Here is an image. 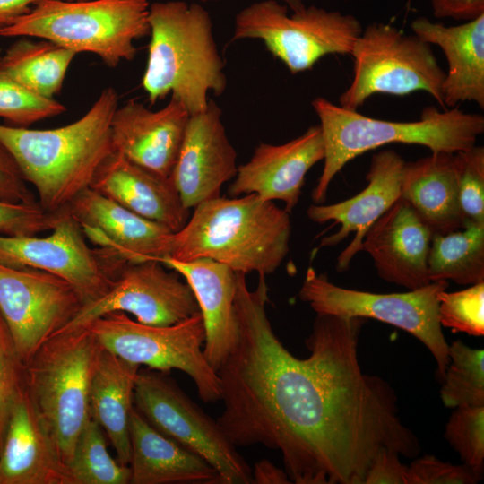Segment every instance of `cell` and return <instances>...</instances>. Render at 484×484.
<instances>
[{"instance_id":"74e56055","label":"cell","mask_w":484,"mask_h":484,"mask_svg":"<svg viewBox=\"0 0 484 484\" xmlns=\"http://www.w3.org/2000/svg\"><path fill=\"white\" fill-rule=\"evenodd\" d=\"M58 212H46L38 202L25 203L0 200V234L31 236L50 231Z\"/></svg>"},{"instance_id":"6da1fadb","label":"cell","mask_w":484,"mask_h":484,"mask_svg":"<svg viewBox=\"0 0 484 484\" xmlns=\"http://www.w3.org/2000/svg\"><path fill=\"white\" fill-rule=\"evenodd\" d=\"M236 279L238 341L217 370L224 410L216 419L236 447L279 450L296 484H363L384 448L418 456L394 389L359 366L365 318L316 315L305 341L309 356L299 359L267 317L265 275L254 290L245 273Z\"/></svg>"},{"instance_id":"60d3db41","label":"cell","mask_w":484,"mask_h":484,"mask_svg":"<svg viewBox=\"0 0 484 484\" xmlns=\"http://www.w3.org/2000/svg\"><path fill=\"white\" fill-rule=\"evenodd\" d=\"M400 454L391 449H381L369 464L363 484H405L407 465Z\"/></svg>"},{"instance_id":"e0dca14e","label":"cell","mask_w":484,"mask_h":484,"mask_svg":"<svg viewBox=\"0 0 484 484\" xmlns=\"http://www.w3.org/2000/svg\"><path fill=\"white\" fill-rule=\"evenodd\" d=\"M404 160L393 150L375 153L366 175L367 186L355 196L329 204H313L307 210V217L314 222L333 220L340 229L324 237L320 246H333L355 233L351 242L340 254L336 269L348 270L357 253L361 251L363 238L375 221L401 198V185Z\"/></svg>"},{"instance_id":"ba28073f","label":"cell","mask_w":484,"mask_h":484,"mask_svg":"<svg viewBox=\"0 0 484 484\" xmlns=\"http://www.w3.org/2000/svg\"><path fill=\"white\" fill-rule=\"evenodd\" d=\"M353 77L339 105L358 110L374 94L404 96L426 91L443 108L445 73L431 45L416 35H406L390 23L372 22L356 39Z\"/></svg>"},{"instance_id":"44dd1931","label":"cell","mask_w":484,"mask_h":484,"mask_svg":"<svg viewBox=\"0 0 484 484\" xmlns=\"http://www.w3.org/2000/svg\"><path fill=\"white\" fill-rule=\"evenodd\" d=\"M432 232L411 205L398 199L363 238L361 251L384 281L416 290L430 283L428 257Z\"/></svg>"},{"instance_id":"7402d4cb","label":"cell","mask_w":484,"mask_h":484,"mask_svg":"<svg viewBox=\"0 0 484 484\" xmlns=\"http://www.w3.org/2000/svg\"><path fill=\"white\" fill-rule=\"evenodd\" d=\"M0 484H71L68 468L28 389L6 428L0 450Z\"/></svg>"},{"instance_id":"ee69618b","label":"cell","mask_w":484,"mask_h":484,"mask_svg":"<svg viewBox=\"0 0 484 484\" xmlns=\"http://www.w3.org/2000/svg\"><path fill=\"white\" fill-rule=\"evenodd\" d=\"M41 0H0V32Z\"/></svg>"},{"instance_id":"d590c367","label":"cell","mask_w":484,"mask_h":484,"mask_svg":"<svg viewBox=\"0 0 484 484\" xmlns=\"http://www.w3.org/2000/svg\"><path fill=\"white\" fill-rule=\"evenodd\" d=\"M454 167L464 225L484 224V148L474 145L455 152Z\"/></svg>"},{"instance_id":"4fadbf2b","label":"cell","mask_w":484,"mask_h":484,"mask_svg":"<svg viewBox=\"0 0 484 484\" xmlns=\"http://www.w3.org/2000/svg\"><path fill=\"white\" fill-rule=\"evenodd\" d=\"M50 231L45 237L0 234V264L55 274L71 283L84 304L105 295L127 261L108 248L91 247L65 209Z\"/></svg>"},{"instance_id":"f6af8a7d","label":"cell","mask_w":484,"mask_h":484,"mask_svg":"<svg viewBox=\"0 0 484 484\" xmlns=\"http://www.w3.org/2000/svg\"><path fill=\"white\" fill-rule=\"evenodd\" d=\"M202 2H213L219 0H200ZM286 5H288L293 12H298L305 8V4L302 0H281Z\"/></svg>"},{"instance_id":"4dcf8cb0","label":"cell","mask_w":484,"mask_h":484,"mask_svg":"<svg viewBox=\"0 0 484 484\" xmlns=\"http://www.w3.org/2000/svg\"><path fill=\"white\" fill-rule=\"evenodd\" d=\"M68 471L71 484H128L131 480L129 466L111 457L105 433L92 419L78 436Z\"/></svg>"},{"instance_id":"484cf974","label":"cell","mask_w":484,"mask_h":484,"mask_svg":"<svg viewBox=\"0 0 484 484\" xmlns=\"http://www.w3.org/2000/svg\"><path fill=\"white\" fill-rule=\"evenodd\" d=\"M129 437L131 484H222L212 465L159 432L134 408Z\"/></svg>"},{"instance_id":"d4e9b609","label":"cell","mask_w":484,"mask_h":484,"mask_svg":"<svg viewBox=\"0 0 484 484\" xmlns=\"http://www.w3.org/2000/svg\"><path fill=\"white\" fill-rule=\"evenodd\" d=\"M414 35L438 46L448 64L443 82L444 107L464 101L484 108V14L454 26L418 17L411 23Z\"/></svg>"},{"instance_id":"8fae6325","label":"cell","mask_w":484,"mask_h":484,"mask_svg":"<svg viewBox=\"0 0 484 484\" xmlns=\"http://www.w3.org/2000/svg\"><path fill=\"white\" fill-rule=\"evenodd\" d=\"M86 327L102 347L117 356L164 373L178 369L194 382L204 402L220 400L219 376L203 351L205 329L201 313L176 324L154 326L118 311L107 314Z\"/></svg>"},{"instance_id":"8d00e7d4","label":"cell","mask_w":484,"mask_h":484,"mask_svg":"<svg viewBox=\"0 0 484 484\" xmlns=\"http://www.w3.org/2000/svg\"><path fill=\"white\" fill-rule=\"evenodd\" d=\"M26 389V366L0 313V450L13 410Z\"/></svg>"},{"instance_id":"f1b7e54d","label":"cell","mask_w":484,"mask_h":484,"mask_svg":"<svg viewBox=\"0 0 484 484\" xmlns=\"http://www.w3.org/2000/svg\"><path fill=\"white\" fill-rule=\"evenodd\" d=\"M20 37L5 51L1 64L8 74L33 92L54 99L76 54L46 39Z\"/></svg>"},{"instance_id":"836d02e7","label":"cell","mask_w":484,"mask_h":484,"mask_svg":"<svg viewBox=\"0 0 484 484\" xmlns=\"http://www.w3.org/2000/svg\"><path fill=\"white\" fill-rule=\"evenodd\" d=\"M444 436L463 464L481 480L484 471V406L454 408Z\"/></svg>"},{"instance_id":"2e32d148","label":"cell","mask_w":484,"mask_h":484,"mask_svg":"<svg viewBox=\"0 0 484 484\" xmlns=\"http://www.w3.org/2000/svg\"><path fill=\"white\" fill-rule=\"evenodd\" d=\"M221 116L220 107L209 99L204 110L189 117L170 175L187 209L220 196L223 184L237 174L238 154L228 138Z\"/></svg>"},{"instance_id":"b9f144b4","label":"cell","mask_w":484,"mask_h":484,"mask_svg":"<svg viewBox=\"0 0 484 484\" xmlns=\"http://www.w3.org/2000/svg\"><path fill=\"white\" fill-rule=\"evenodd\" d=\"M430 4L437 18L470 21L484 14V0H430Z\"/></svg>"},{"instance_id":"7a4b0ae2","label":"cell","mask_w":484,"mask_h":484,"mask_svg":"<svg viewBox=\"0 0 484 484\" xmlns=\"http://www.w3.org/2000/svg\"><path fill=\"white\" fill-rule=\"evenodd\" d=\"M118 99L114 88H106L82 117L53 129L0 124V142L34 186L46 212L65 209L90 187L99 165L114 151L111 120Z\"/></svg>"},{"instance_id":"7bdbcfd3","label":"cell","mask_w":484,"mask_h":484,"mask_svg":"<svg viewBox=\"0 0 484 484\" xmlns=\"http://www.w3.org/2000/svg\"><path fill=\"white\" fill-rule=\"evenodd\" d=\"M253 483L257 484H289L291 483L287 472L268 460L255 463L252 470Z\"/></svg>"},{"instance_id":"f35d334b","label":"cell","mask_w":484,"mask_h":484,"mask_svg":"<svg viewBox=\"0 0 484 484\" xmlns=\"http://www.w3.org/2000/svg\"><path fill=\"white\" fill-rule=\"evenodd\" d=\"M405 484H475L481 479L465 464H452L434 455L414 458L407 466Z\"/></svg>"},{"instance_id":"4316f807","label":"cell","mask_w":484,"mask_h":484,"mask_svg":"<svg viewBox=\"0 0 484 484\" xmlns=\"http://www.w3.org/2000/svg\"><path fill=\"white\" fill-rule=\"evenodd\" d=\"M401 198L408 203L432 234L464 227L456 181L454 153L431 152L402 169Z\"/></svg>"},{"instance_id":"3957f363","label":"cell","mask_w":484,"mask_h":484,"mask_svg":"<svg viewBox=\"0 0 484 484\" xmlns=\"http://www.w3.org/2000/svg\"><path fill=\"white\" fill-rule=\"evenodd\" d=\"M289 214L255 194L204 201L172 234L167 257L181 262L208 258L235 272L273 273L289 252Z\"/></svg>"},{"instance_id":"ffe728a7","label":"cell","mask_w":484,"mask_h":484,"mask_svg":"<svg viewBox=\"0 0 484 484\" xmlns=\"http://www.w3.org/2000/svg\"><path fill=\"white\" fill-rule=\"evenodd\" d=\"M86 238L127 262L160 261L168 255L172 232L87 188L65 208Z\"/></svg>"},{"instance_id":"277c9868","label":"cell","mask_w":484,"mask_h":484,"mask_svg":"<svg viewBox=\"0 0 484 484\" xmlns=\"http://www.w3.org/2000/svg\"><path fill=\"white\" fill-rule=\"evenodd\" d=\"M151 40L142 86L150 105L169 94L194 114L208 105V93L227 88L224 61L212 32L209 13L184 1L150 4Z\"/></svg>"},{"instance_id":"9c48e42d","label":"cell","mask_w":484,"mask_h":484,"mask_svg":"<svg viewBox=\"0 0 484 484\" xmlns=\"http://www.w3.org/2000/svg\"><path fill=\"white\" fill-rule=\"evenodd\" d=\"M362 30L351 14L311 5L290 15L286 4L264 0L237 13L231 40H261L296 74L310 70L327 55H350Z\"/></svg>"},{"instance_id":"cb8c5ba5","label":"cell","mask_w":484,"mask_h":484,"mask_svg":"<svg viewBox=\"0 0 484 484\" xmlns=\"http://www.w3.org/2000/svg\"><path fill=\"white\" fill-rule=\"evenodd\" d=\"M160 262L179 273L193 290L205 329L203 351L217 372L238 341L236 272L208 258L181 262L166 256Z\"/></svg>"},{"instance_id":"5b68a950","label":"cell","mask_w":484,"mask_h":484,"mask_svg":"<svg viewBox=\"0 0 484 484\" xmlns=\"http://www.w3.org/2000/svg\"><path fill=\"white\" fill-rule=\"evenodd\" d=\"M324 146V168L312 191L315 204L323 203L337 173L363 153L389 143L418 144L431 152L455 153L476 145L484 133V117L458 108L439 110L425 108L420 118L396 122L364 116L336 105L324 97L312 101Z\"/></svg>"},{"instance_id":"ac0fdd59","label":"cell","mask_w":484,"mask_h":484,"mask_svg":"<svg viewBox=\"0 0 484 484\" xmlns=\"http://www.w3.org/2000/svg\"><path fill=\"white\" fill-rule=\"evenodd\" d=\"M190 114L175 98L159 110L129 99L117 107L111 120L114 151L162 177H170Z\"/></svg>"},{"instance_id":"7c38bea8","label":"cell","mask_w":484,"mask_h":484,"mask_svg":"<svg viewBox=\"0 0 484 484\" xmlns=\"http://www.w3.org/2000/svg\"><path fill=\"white\" fill-rule=\"evenodd\" d=\"M134 407L159 432L212 465L222 484L253 483L252 469L217 420L194 403L168 373L139 370Z\"/></svg>"},{"instance_id":"e575fe53","label":"cell","mask_w":484,"mask_h":484,"mask_svg":"<svg viewBox=\"0 0 484 484\" xmlns=\"http://www.w3.org/2000/svg\"><path fill=\"white\" fill-rule=\"evenodd\" d=\"M441 326L472 336L484 335V281L454 292L438 294Z\"/></svg>"},{"instance_id":"1f68e13d","label":"cell","mask_w":484,"mask_h":484,"mask_svg":"<svg viewBox=\"0 0 484 484\" xmlns=\"http://www.w3.org/2000/svg\"><path fill=\"white\" fill-rule=\"evenodd\" d=\"M449 362L442 378L441 400L448 408L484 406V350L461 340L449 344Z\"/></svg>"},{"instance_id":"603a6c76","label":"cell","mask_w":484,"mask_h":484,"mask_svg":"<svg viewBox=\"0 0 484 484\" xmlns=\"http://www.w3.org/2000/svg\"><path fill=\"white\" fill-rule=\"evenodd\" d=\"M90 188L172 232L188 220L189 209L184 206L171 177L151 172L116 151L99 165Z\"/></svg>"},{"instance_id":"5bb4252c","label":"cell","mask_w":484,"mask_h":484,"mask_svg":"<svg viewBox=\"0 0 484 484\" xmlns=\"http://www.w3.org/2000/svg\"><path fill=\"white\" fill-rule=\"evenodd\" d=\"M83 305L77 290L55 274L0 264V313L25 365Z\"/></svg>"},{"instance_id":"8992f818","label":"cell","mask_w":484,"mask_h":484,"mask_svg":"<svg viewBox=\"0 0 484 484\" xmlns=\"http://www.w3.org/2000/svg\"><path fill=\"white\" fill-rule=\"evenodd\" d=\"M147 0H41L0 32L51 41L76 55L89 52L108 67L131 61L134 41L150 35Z\"/></svg>"},{"instance_id":"d6a6232c","label":"cell","mask_w":484,"mask_h":484,"mask_svg":"<svg viewBox=\"0 0 484 484\" xmlns=\"http://www.w3.org/2000/svg\"><path fill=\"white\" fill-rule=\"evenodd\" d=\"M65 111L55 99L40 96L6 73L0 58V117L13 126L29 125Z\"/></svg>"},{"instance_id":"ab89813d","label":"cell","mask_w":484,"mask_h":484,"mask_svg":"<svg viewBox=\"0 0 484 484\" xmlns=\"http://www.w3.org/2000/svg\"><path fill=\"white\" fill-rule=\"evenodd\" d=\"M27 184L14 158L0 142V200L25 203L38 202Z\"/></svg>"},{"instance_id":"9a60e30c","label":"cell","mask_w":484,"mask_h":484,"mask_svg":"<svg viewBox=\"0 0 484 484\" xmlns=\"http://www.w3.org/2000/svg\"><path fill=\"white\" fill-rule=\"evenodd\" d=\"M133 315L149 325L168 326L200 313L193 290L180 274L157 260L127 262L110 290L84 304L61 331L86 327L112 312Z\"/></svg>"},{"instance_id":"30bf717a","label":"cell","mask_w":484,"mask_h":484,"mask_svg":"<svg viewBox=\"0 0 484 484\" xmlns=\"http://www.w3.org/2000/svg\"><path fill=\"white\" fill-rule=\"evenodd\" d=\"M448 285L447 281H437L407 292L374 293L335 285L310 266L298 298L316 315L373 318L409 333L432 354L436 376L442 380L449 362V344L439 321L438 294Z\"/></svg>"},{"instance_id":"d6986e66","label":"cell","mask_w":484,"mask_h":484,"mask_svg":"<svg viewBox=\"0 0 484 484\" xmlns=\"http://www.w3.org/2000/svg\"><path fill=\"white\" fill-rule=\"evenodd\" d=\"M324 158L319 125L283 144L261 143L250 160L238 167L229 194H255L265 201L279 200L290 213L298 203L307 173Z\"/></svg>"},{"instance_id":"83f0119b","label":"cell","mask_w":484,"mask_h":484,"mask_svg":"<svg viewBox=\"0 0 484 484\" xmlns=\"http://www.w3.org/2000/svg\"><path fill=\"white\" fill-rule=\"evenodd\" d=\"M140 365L102 347L90 384L89 413L113 446L117 460L128 466L129 426Z\"/></svg>"},{"instance_id":"52a82bcc","label":"cell","mask_w":484,"mask_h":484,"mask_svg":"<svg viewBox=\"0 0 484 484\" xmlns=\"http://www.w3.org/2000/svg\"><path fill=\"white\" fill-rule=\"evenodd\" d=\"M101 349L87 327L61 331L25 365L30 397L67 468L91 419L90 384Z\"/></svg>"},{"instance_id":"f546056e","label":"cell","mask_w":484,"mask_h":484,"mask_svg":"<svg viewBox=\"0 0 484 484\" xmlns=\"http://www.w3.org/2000/svg\"><path fill=\"white\" fill-rule=\"evenodd\" d=\"M430 282L460 285L484 281V224L467 223L445 234H432L428 257Z\"/></svg>"}]
</instances>
